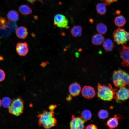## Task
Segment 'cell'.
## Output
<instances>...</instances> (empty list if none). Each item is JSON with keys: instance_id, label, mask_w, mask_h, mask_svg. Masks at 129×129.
Returning <instances> with one entry per match:
<instances>
[{"instance_id": "1", "label": "cell", "mask_w": 129, "mask_h": 129, "mask_svg": "<svg viewBox=\"0 0 129 129\" xmlns=\"http://www.w3.org/2000/svg\"><path fill=\"white\" fill-rule=\"evenodd\" d=\"M53 111L44 110L42 113L38 115L39 125L46 129L51 128L57 124V121L54 117Z\"/></svg>"}, {"instance_id": "2", "label": "cell", "mask_w": 129, "mask_h": 129, "mask_svg": "<svg viewBox=\"0 0 129 129\" xmlns=\"http://www.w3.org/2000/svg\"><path fill=\"white\" fill-rule=\"evenodd\" d=\"M97 88L98 97L106 101H111L113 99L117 90L113 89L110 84L104 85L98 83Z\"/></svg>"}, {"instance_id": "3", "label": "cell", "mask_w": 129, "mask_h": 129, "mask_svg": "<svg viewBox=\"0 0 129 129\" xmlns=\"http://www.w3.org/2000/svg\"><path fill=\"white\" fill-rule=\"evenodd\" d=\"M112 80L115 86L118 88L125 87L129 84V75L121 69H118L113 71Z\"/></svg>"}, {"instance_id": "4", "label": "cell", "mask_w": 129, "mask_h": 129, "mask_svg": "<svg viewBox=\"0 0 129 129\" xmlns=\"http://www.w3.org/2000/svg\"><path fill=\"white\" fill-rule=\"evenodd\" d=\"M24 108L23 101L19 97L12 101L8 108L10 113L16 116H18L22 113Z\"/></svg>"}, {"instance_id": "5", "label": "cell", "mask_w": 129, "mask_h": 129, "mask_svg": "<svg viewBox=\"0 0 129 129\" xmlns=\"http://www.w3.org/2000/svg\"><path fill=\"white\" fill-rule=\"evenodd\" d=\"M113 37L118 44L124 45L129 41V33L124 29L118 28L114 32Z\"/></svg>"}, {"instance_id": "6", "label": "cell", "mask_w": 129, "mask_h": 129, "mask_svg": "<svg viewBox=\"0 0 129 129\" xmlns=\"http://www.w3.org/2000/svg\"><path fill=\"white\" fill-rule=\"evenodd\" d=\"M70 123L71 129H82L85 128L84 124L85 122L81 117H76L74 115H72Z\"/></svg>"}, {"instance_id": "7", "label": "cell", "mask_w": 129, "mask_h": 129, "mask_svg": "<svg viewBox=\"0 0 129 129\" xmlns=\"http://www.w3.org/2000/svg\"><path fill=\"white\" fill-rule=\"evenodd\" d=\"M54 24L59 28H68V22L66 17L60 14H57L54 18Z\"/></svg>"}, {"instance_id": "8", "label": "cell", "mask_w": 129, "mask_h": 129, "mask_svg": "<svg viewBox=\"0 0 129 129\" xmlns=\"http://www.w3.org/2000/svg\"><path fill=\"white\" fill-rule=\"evenodd\" d=\"M129 98V89L125 87L120 88L116 92L114 99L118 101H124Z\"/></svg>"}, {"instance_id": "9", "label": "cell", "mask_w": 129, "mask_h": 129, "mask_svg": "<svg viewBox=\"0 0 129 129\" xmlns=\"http://www.w3.org/2000/svg\"><path fill=\"white\" fill-rule=\"evenodd\" d=\"M120 57L122 60V65L124 67L129 66V47L123 46L120 52Z\"/></svg>"}, {"instance_id": "10", "label": "cell", "mask_w": 129, "mask_h": 129, "mask_svg": "<svg viewBox=\"0 0 129 129\" xmlns=\"http://www.w3.org/2000/svg\"><path fill=\"white\" fill-rule=\"evenodd\" d=\"M81 93L82 96L87 99L92 98L96 94L94 88L89 86H85L81 90Z\"/></svg>"}, {"instance_id": "11", "label": "cell", "mask_w": 129, "mask_h": 129, "mask_svg": "<svg viewBox=\"0 0 129 129\" xmlns=\"http://www.w3.org/2000/svg\"><path fill=\"white\" fill-rule=\"evenodd\" d=\"M16 51L20 56H25L29 51L28 45L26 42H19L18 43L16 47Z\"/></svg>"}, {"instance_id": "12", "label": "cell", "mask_w": 129, "mask_h": 129, "mask_svg": "<svg viewBox=\"0 0 129 129\" xmlns=\"http://www.w3.org/2000/svg\"><path fill=\"white\" fill-rule=\"evenodd\" d=\"M69 92L72 96L75 97L78 95L81 91V87L78 83L75 82L71 84L69 88Z\"/></svg>"}, {"instance_id": "13", "label": "cell", "mask_w": 129, "mask_h": 129, "mask_svg": "<svg viewBox=\"0 0 129 129\" xmlns=\"http://www.w3.org/2000/svg\"><path fill=\"white\" fill-rule=\"evenodd\" d=\"M121 118L118 115H115L113 117L110 118L107 121L106 125L110 129H113L118 125V120Z\"/></svg>"}, {"instance_id": "14", "label": "cell", "mask_w": 129, "mask_h": 129, "mask_svg": "<svg viewBox=\"0 0 129 129\" xmlns=\"http://www.w3.org/2000/svg\"><path fill=\"white\" fill-rule=\"evenodd\" d=\"M16 33L18 37L23 39L25 38L28 35L27 29L22 26H20L17 28Z\"/></svg>"}, {"instance_id": "15", "label": "cell", "mask_w": 129, "mask_h": 129, "mask_svg": "<svg viewBox=\"0 0 129 129\" xmlns=\"http://www.w3.org/2000/svg\"><path fill=\"white\" fill-rule=\"evenodd\" d=\"M104 40V38L102 35L98 33L93 36L92 41L93 44L99 45L103 43Z\"/></svg>"}, {"instance_id": "16", "label": "cell", "mask_w": 129, "mask_h": 129, "mask_svg": "<svg viewBox=\"0 0 129 129\" xmlns=\"http://www.w3.org/2000/svg\"><path fill=\"white\" fill-rule=\"evenodd\" d=\"M7 17L8 20L10 21H16L18 19L19 14L16 10H12L8 12Z\"/></svg>"}, {"instance_id": "17", "label": "cell", "mask_w": 129, "mask_h": 129, "mask_svg": "<svg viewBox=\"0 0 129 129\" xmlns=\"http://www.w3.org/2000/svg\"><path fill=\"white\" fill-rule=\"evenodd\" d=\"M82 28L80 26H74L71 29L70 33L74 37L81 36L82 34Z\"/></svg>"}, {"instance_id": "18", "label": "cell", "mask_w": 129, "mask_h": 129, "mask_svg": "<svg viewBox=\"0 0 129 129\" xmlns=\"http://www.w3.org/2000/svg\"><path fill=\"white\" fill-rule=\"evenodd\" d=\"M19 9L20 12L24 16L29 15L32 12L31 9L26 5H21L19 6Z\"/></svg>"}, {"instance_id": "19", "label": "cell", "mask_w": 129, "mask_h": 129, "mask_svg": "<svg viewBox=\"0 0 129 129\" xmlns=\"http://www.w3.org/2000/svg\"><path fill=\"white\" fill-rule=\"evenodd\" d=\"M103 47L106 50L110 51H112L114 47V43L110 39L104 40L103 43Z\"/></svg>"}, {"instance_id": "20", "label": "cell", "mask_w": 129, "mask_h": 129, "mask_svg": "<svg viewBox=\"0 0 129 129\" xmlns=\"http://www.w3.org/2000/svg\"><path fill=\"white\" fill-rule=\"evenodd\" d=\"M115 24L118 27L124 26L126 23V20L124 17L122 15H119L116 17L114 20Z\"/></svg>"}, {"instance_id": "21", "label": "cell", "mask_w": 129, "mask_h": 129, "mask_svg": "<svg viewBox=\"0 0 129 129\" xmlns=\"http://www.w3.org/2000/svg\"><path fill=\"white\" fill-rule=\"evenodd\" d=\"M96 10L99 14L103 15L106 11V4L104 3H100L98 4L96 7Z\"/></svg>"}, {"instance_id": "22", "label": "cell", "mask_w": 129, "mask_h": 129, "mask_svg": "<svg viewBox=\"0 0 129 129\" xmlns=\"http://www.w3.org/2000/svg\"><path fill=\"white\" fill-rule=\"evenodd\" d=\"M92 116V114L91 111L88 110L86 109L82 112L81 117L86 122L90 120Z\"/></svg>"}, {"instance_id": "23", "label": "cell", "mask_w": 129, "mask_h": 129, "mask_svg": "<svg viewBox=\"0 0 129 129\" xmlns=\"http://www.w3.org/2000/svg\"><path fill=\"white\" fill-rule=\"evenodd\" d=\"M96 29L99 33L102 35L105 33L107 29L106 26L102 23L97 24L96 27Z\"/></svg>"}, {"instance_id": "24", "label": "cell", "mask_w": 129, "mask_h": 129, "mask_svg": "<svg viewBox=\"0 0 129 129\" xmlns=\"http://www.w3.org/2000/svg\"><path fill=\"white\" fill-rule=\"evenodd\" d=\"M12 101L11 100L9 97H4L1 101V105L5 108H8L11 104Z\"/></svg>"}, {"instance_id": "25", "label": "cell", "mask_w": 129, "mask_h": 129, "mask_svg": "<svg viewBox=\"0 0 129 129\" xmlns=\"http://www.w3.org/2000/svg\"><path fill=\"white\" fill-rule=\"evenodd\" d=\"M98 116L101 119H104L108 117L109 113L106 110L102 109L100 110L98 113Z\"/></svg>"}, {"instance_id": "26", "label": "cell", "mask_w": 129, "mask_h": 129, "mask_svg": "<svg viewBox=\"0 0 129 129\" xmlns=\"http://www.w3.org/2000/svg\"><path fill=\"white\" fill-rule=\"evenodd\" d=\"M5 74L2 70L0 69V82L2 81L5 79Z\"/></svg>"}, {"instance_id": "27", "label": "cell", "mask_w": 129, "mask_h": 129, "mask_svg": "<svg viewBox=\"0 0 129 129\" xmlns=\"http://www.w3.org/2000/svg\"><path fill=\"white\" fill-rule=\"evenodd\" d=\"M97 129V126L94 124H91L87 125L86 128V129Z\"/></svg>"}, {"instance_id": "28", "label": "cell", "mask_w": 129, "mask_h": 129, "mask_svg": "<svg viewBox=\"0 0 129 129\" xmlns=\"http://www.w3.org/2000/svg\"><path fill=\"white\" fill-rule=\"evenodd\" d=\"M106 4H109L112 3L116 2L117 0H103Z\"/></svg>"}, {"instance_id": "29", "label": "cell", "mask_w": 129, "mask_h": 129, "mask_svg": "<svg viewBox=\"0 0 129 129\" xmlns=\"http://www.w3.org/2000/svg\"><path fill=\"white\" fill-rule=\"evenodd\" d=\"M56 107V105H51L49 106V108L50 111H53V110Z\"/></svg>"}, {"instance_id": "30", "label": "cell", "mask_w": 129, "mask_h": 129, "mask_svg": "<svg viewBox=\"0 0 129 129\" xmlns=\"http://www.w3.org/2000/svg\"><path fill=\"white\" fill-rule=\"evenodd\" d=\"M28 1L30 3L33 4L37 0H39L40 1H41V0H26Z\"/></svg>"}, {"instance_id": "31", "label": "cell", "mask_w": 129, "mask_h": 129, "mask_svg": "<svg viewBox=\"0 0 129 129\" xmlns=\"http://www.w3.org/2000/svg\"><path fill=\"white\" fill-rule=\"evenodd\" d=\"M71 95H69L67 97L66 99L68 101H69L71 100L72 97H71Z\"/></svg>"}, {"instance_id": "32", "label": "cell", "mask_w": 129, "mask_h": 129, "mask_svg": "<svg viewBox=\"0 0 129 129\" xmlns=\"http://www.w3.org/2000/svg\"><path fill=\"white\" fill-rule=\"evenodd\" d=\"M47 62H43L41 64V66L43 67H44L47 64Z\"/></svg>"}, {"instance_id": "33", "label": "cell", "mask_w": 129, "mask_h": 129, "mask_svg": "<svg viewBox=\"0 0 129 129\" xmlns=\"http://www.w3.org/2000/svg\"><path fill=\"white\" fill-rule=\"evenodd\" d=\"M1 101L0 99V108L1 106Z\"/></svg>"}, {"instance_id": "34", "label": "cell", "mask_w": 129, "mask_h": 129, "mask_svg": "<svg viewBox=\"0 0 129 129\" xmlns=\"http://www.w3.org/2000/svg\"></svg>"}, {"instance_id": "35", "label": "cell", "mask_w": 129, "mask_h": 129, "mask_svg": "<svg viewBox=\"0 0 129 129\" xmlns=\"http://www.w3.org/2000/svg\"></svg>"}]
</instances>
